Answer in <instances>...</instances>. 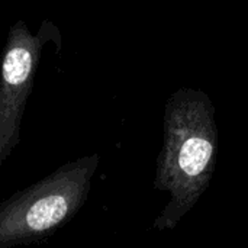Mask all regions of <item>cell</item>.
I'll list each match as a JSON object with an SVG mask.
<instances>
[{"mask_svg":"<svg viewBox=\"0 0 248 248\" xmlns=\"http://www.w3.org/2000/svg\"><path fill=\"white\" fill-rule=\"evenodd\" d=\"M218 126L209 96L196 89L174 92L164 109V142L157 160L154 187L169 203L155 218L158 231L174 230L209 187L217 167Z\"/></svg>","mask_w":248,"mask_h":248,"instance_id":"6da1fadb","label":"cell"},{"mask_svg":"<svg viewBox=\"0 0 248 248\" xmlns=\"http://www.w3.org/2000/svg\"><path fill=\"white\" fill-rule=\"evenodd\" d=\"M97 166V154L68 161L1 202L0 248L42 241L70 222L87 201Z\"/></svg>","mask_w":248,"mask_h":248,"instance_id":"7a4b0ae2","label":"cell"},{"mask_svg":"<svg viewBox=\"0 0 248 248\" xmlns=\"http://www.w3.org/2000/svg\"><path fill=\"white\" fill-rule=\"evenodd\" d=\"M52 39L61 42V35L46 20L36 33H32L23 20H17L9 29L0 62V169L19 144L22 119L35 84L41 52Z\"/></svg>","mask_w":248,"mask_h":248,"instance_id":"3957f363","label":"cell"}]
</instances>
